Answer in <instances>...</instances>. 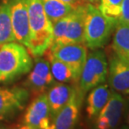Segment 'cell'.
<instances>
[{
    "mask_svg": "<svg viewBox=\"0 0 129 129\" xmlns=\"http://www.w3.org/2000/svg\"><path fill=\"white\" fill-rule=\"evenodd\" d=\"M34 64L26 46L17 41L0 45V84L9 85L29 74Z\"/></svg>",
    "mask_w": 129,
    "mask_h": 129,
    "instance_id": "6da1fadb",
    "label": "cell"
},
{
    "mask_svg": "<svg viewBox=\"0 0 129 129\" xmlns=\"http://www.w3.org/2000/svg\"><path fill=\"white\" fill-rule=\"evenodd\" d=\"M29 22V44L28 50L34 57L43 56L50 47L53 24L46 16L41 0H28Z\"/></svg>",
    "mask_w": 129,
    "mask_h": 129,
    "instance_id": "7a4b0ae2",
    "label": "cell"
},
{
    "mask_svg": "<svg viewBox=\"0 0 129 129\" xmlns=\"http://www.w3.org/2000/svg\"><path fill=\"white\" fill-rule=\"evenodd\" d=\"M116 25L102 14L97 6L86 5L84 44L90 50H97L104 46L109 40Z\"/></svg>",
    "mask_w": 129,
    "mask_h": 129,
    "instance_id": "3957f363",
    "label": "cell"
},
{
    "mask_svg": "<svg viewBox=\"0 0 129 129\" xmlns=\"http://www.w3.org/2000/svg\"><path fill=\"white\" fill-rule=\"evenodd\" d=\"M108 75L107 56L102 50H93L87 57L79 79L78 87L84 95L106 82Z\"/></svg>",
    "mask_w": 129,
    "mask_h": 129,
    "instance_id": "277c9868",
    "label": "cell"
},
{
    "mask_svg": "<svg viewBox=\"0 0 129 129\" xmlns=\"http://www.w3.org/2000/svg\"><path fill=\"white\" fill-rule=\"evenodd\" d=\"M31 94L24 86H0V121L19 116L29 102Z\"/></svg>",
    "mask_w": 129,
    "mask_h": 129,
    "instance_id": "5b68a950",
    "label": "cell"
},
{
    "mask_svg": "<svg viewBox=\"0 0 129 129\" xmlns=\"http://www.w3.org/2000/svg\"><path fill=\"white\" fill-rule=\"evenodd\" d=\"M51 118L46 93L40 94L28 103L20 122L19 127L25 129L50 128Z\"/></svg>",
    "mask_w": 129,
    "mask_h": 129,
    "instance_id": "8992f818",
    "label": "cell"
},
{
    "mask_svg": "<svg viewBox=\"0 0 129 129\" xmlns=\"http://www.w3.org/2000/svg\"><path fill=\"white\" fill-rule=\"evenodd\" d=\"M55 83L48 59L43 58L42 56L35 57L31 71L29 72L28 77L24 82V87L29 90L30 94L38 96L46 93Z\"/></svg>",
    "mask_w": 129,
    "mask_h": 129,
    "instance_id": "52a82bcc",
    "label": "cell"
},
{
    "mask_svg": "<svg viewBox=\"0 0 129 129\" xmlns=\"http://www.w3.org/2000/svg\"><path fill=\"white\" fill-rule=\"evenodd\" d=\"M45 54L70 66L80 79V75L86 62L88 52L87 47L84 44H66L50 46Z\"/></svg>",
    "mask_w": 129,
    "mask_h": 129,
    "instance_id": "ba28073f",
    "label": "cell"
},
{
    "mask_svg": "<svg viewBox=\"0 0 129 129\" xmlns=\"http://www.w3.org/2000/svg\"><path fill=\"white\" fill-rule=\"evenodd\" d=\"M9 3L15 40L28 48L30 38L28 0H9Z\"/></svg>",
    "mask_w": 129,
    "mask_h": 129,
    "instance_id": "9c48e42d",
    "label": "cell"
},
{
    "mask_svg": "<svg viewBox=\"0 0 129 129\" xmlns=\"http://www.w3.org/2000/svg\"><path fill=\"white\" fill-rule=\"evenodd\" d=\"M85 95L78 86H75L73 92L67 103L64 106L57 115L52 119L50 128L70 129L73 128L78 122L80 110Z\"/></svg>",
    "mask_w": 129,
    "mask_h": 129,
    "instance_id": "30bf717a",
    "label": "cell"
},
{
    "mask_svg": "<svg viewBox=\"0 0 129 129\" xmlns=\"http://www.w3.org/2000/svg\"><path fill=\"white\" fill-rule=\"evenodd\" d=\"M126 107L127 103L124 96L112 91L109 100L95 120L96 127L99 129L115 128L119 124L126 111Z\"/></svg>",
    "mask_w": 129,
    "mask_h": 129,
    "instance_id": "8fae6325",
    "label": "cell"
},
{
    "mask_svg": "<svg viewBox=\"0 0 129 129\" xmlns=\"http://www.w3.org/2000/svg\"><path fill=\"white\" fill-rule=\"evenodd\" d=\"M107 76L112 91L129 96V60L115 55L108 66Z\"/></svg>",
    "mask_w": 129,
    "mask_h": 129,
    "instance_id": "7c38bea8",
    "label": "cell"
},
{
    "mask_svg": "<svg viewBox=\"0 0 129 129\" xmlns=\"http://www.w3.org/2000/svg\"><path fill=\"white\" fill-rule=\"evenodd\" d=\"M86 4L76 7L71 14L66 31L60 42L57 45L66 44H84L85 14Z\"/></svg>",
    "mask_w": 129,
    "mask_h": 129,
    "instance_id": "4fadbf2b",
    "label": "cell"
},
{
    "mask_svg": "<svg viewBox=\"0 0 129 129\" xmlns=\"http://www.w3.org/2000/svg\"><path fill=\"white\" fill-rule=\"evenodd\" d=\"M109 85L103 83L90 91L86 97V112L90 120H96L103 107L112 95Z\"/></svg>",
    "mask_w": 129,
    "mask_h": 129,
    "instance_id": "5bb4252c",
    "label": "cell"
},
{
    "mask_svg": "<svg viewBox=\"0 0 129 129\" xmlns=\"http://www.w3.org/2000/svg\"><path fill=\"white\" fill-rule=\"evenodd\" d=\"M74 87L67 83L56 82L46 91V96L52 119L69 101L73 92Z\"/></svg>",
    "mask_w": 129,
    "mask_h": 129,
    "instance_id": "9a60e30c",
    "label": "cell"
},
{
    "mask_svg": "<svg viewBox=\"0 0 129 129\" xmlns=\"http://www.w3.org/2000/svg\"><path fill=\"white\" fill-rule=\"evenodd\" d=\"M113 31L112 49L115 55L129 60V24L120 22Z\"/></svg>",
    "mask_w": 129,
    "mask_h": 129,
    "instance_id": "2e32d148",
    "label": "cell"
},
{
    "mask_svg": "<svg viewBox=\"0 0 129 129\" xmlns=\"http://www.w3.org/2000/svg\"><path fill=\"white\" fill-rule=\"evenodd\" d=\"M47 59L50 61L51 73L56 82L67 84L78 83L79 78L71 66L52 56L47 55Z\"/></svg>",
    "mask_w": 129,
    "mask_h": 129,
    "instance_id": "e0dca14e",
    "label": "cell"
},
{
    "mask_svg": "<svg viewBox=\"0 0 129 129\" xmlns=\"http://www.w3.org/2000/svg\"><path fill=\"white\" fill-rule=\"evenodd\" d=\"M41 2L46 16L52 24L69 15L76 9L71 4L61 0H41Z\"/></svg>",
    "mask_w": 129,
    "mask_h": 129,
    "instance_id": "ac0fdd59",
    "label": "cell"
},
{
    "mask_svg": "<svg viewBox=\"0 0 129 129\" xmlns=\"http://www.w3.org/2000/svg\"><path fill=\"white\" fill-rule=\"evenodd\" d=\"M16 41L10 18L9 0L0 3V45L5 43Z\"/></svg>",
    "mask_w": 129,
    "mask_h": 129,
    "instance_id": "d6986e66",
    "label": "cell"
},
{
    "mask_svg": "<svg viewBox=\"0 0 129 129\" xmlns=\"http://www.w3.org/2000/svg\"><path fill=\"white\" fill-rule=\"evenodd\" d=\"M123 0H99L97 8L104 16L117 25L120 22Z\"/></svg>",
    "mask_w": 129,
    "mask_h": 129,
    "instance_id": "ffe728a7",
    "label": "cell"
},
{
    "mask_svg": "<svg viewBox=\"0 0 129 129\" xmlns=\"http://www.w3.org/2000/svg\"><path fill=\"white\" fill-rule=\"evenodd\" d=\"M120 22L126 24H129V0H123L122 1Z\"/></svg>",
    "mask_w": 129,
    "mask_h": 129,
    "instance_id": "44dd1931",
    "label": "cell"
},
{
    "mask_svg": "<svg viewBox=\"0 0 129 129\" xmlns=\"http://www.w3.org/2000/svg\"><path fill=\"white\" fill-rule=\"evenodd\" d=\"M63 2H66L67 4H71V6H73L74 8H76L80 6V5H82L84 4H86V2H84L83 0H61Z\"/></svg>",
    "mask_w": 129,
    "mask_h": 129,
    "instance_id": "7402d4cb",
    "label": "cell"
},
{
    "mask_svg": "<svg viewBox=\"0 0 129 129\" xmlns=\"http://www.w3.org/2000/svg\"><path fill=\"white\" fill-rule=\"evenodd\" d=\"M83 1L87 3V4H93V5H96V6H97L98 3H99V0H83Z\"/></svg>",
    "mask_w": 129,
    "mask_h": 129,
    "instance_id": "603a6c76",
    "label": "cell"
},
{
    "mask_svg": "<svg viewBox=\"0 0 129 129\" xmlns=\"http://www.w3.org/2000/svg\"><path fill=\"white\" fill-rule=\"evenodd\" d=\"M126 122H127V124L129 127V110L127 111V115H126Z\"/></svg>",
    "mask_w": 129,
    "mask_h": 129,
    "instance_id": "cb8c5ba5",
    "label": "cell"
}]
</instances>
